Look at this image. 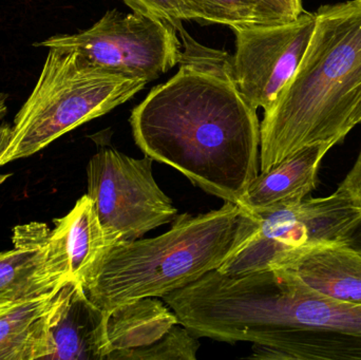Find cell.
I'll return each mask as SVG.
<instances>
[{
	"instance_id": "cell-1",
	"label": "cell",
	"mask_w": 361,
	"mask_h": 360,
	"mask_svg": "<svg viewBox=\"0 0 361 360\" xmlns=\"http://www.w3.org/2000/svg\"><path fill=\"white\" fill-rule=\"evenodd\" d=\"M180 33L179 71L133 110V139L146 156L238 205L260 168L257 110L237 88L233 56Z\"/></svg>"
},
{
	"instance_id": "cell-2",
	"label": "cell",
	"mask_w": 361,
	"mask_h": 360,
	"mask_svg": "<svg viewBox=\"0 0 361 360\" xmlns=\"http://www.w3.org/2000/svg\"><path fill=\"white\" fill-rule=\"evenodd\" d=\"M171 306L195 337L252 342L250 359L361 360V306L319 297L281 268L212 271Z\"/></svg>"
},
{
	"instance_id": "cell-3",
	"label": "cell",
	"mask_w": 361,
	"mask_h": 360,
	"mask_svg": "<svg viewBox=\"0 0 361 360\" xmlns=\"http://www.w3.org/2000/svg\"><path fill=\"white\" fill-rule=\"evenodd\" d=\"M307 52L260 125V171L355 128L361 101V0L320 6Z\"/></svg>"
},
{
	"instance_id": "cell-4",
	"label": "cell",
	"mask_w": 361,
	"mask_h": 360,
	"mask_svg": "<svg viewBox=\"0 0 361 360\" xmlns=\"http://www.w3.org/2000/svg\"><path fill=\"white\" fill-rule=\"evenodd\" d=\"M255 228L254 215L231 202L202 215L184 213L161 236L106 247L80 285L105 312L162 298L218 270Z\"/></svg>"
},
{
	"instance_id": "cell-5",
	"label": "cell",
	"mask_w": 361,
	"mask_h": 360,
	"mask_svg": "<svg viewBox=\"0 0 361 360\" xmlns=\"http://www.w3.org/2000/svg\"><path fill=\"white\" fill-rule=\"evenodd\" d=\"M145 80L93 65L80 53L49 48L37 82L15 116L0 166L29 158L80 125L126 103Z\"/></svg>"
},
{
	"instance_id": "cell-6",
	"label": "cell",
	"mask_w": 361,
	"mask_h": 360,
	"mask_svg": "<svg viewBox=\"0 0 361 360\" xmlns=\"http://www.w3.org/2000/svg\"><path fill=\"white\" fill-rule=\"evenodd\" d=\"M256 228L220 268L225 275L271 270L292 254L326 243L341 242L348 228L361 215L347 192L337 188L324 198L276 205L250 211Z\"/></svg>"
},
{
	"instance_id": "cell-7",
	"label": "cell",
	"mask_w": 361,
	"mask_h": 360,
	"mask_svg": "<svg viewBox=\"0 0 361 360\" xmlns=\"http://www.w3.org/2000/svg\"><path fill=\"white\" fill-rule=\"evenodd\" d=\"M154 160L135 159L112 148L99 149L87 166V190L108 247L139 240L165 224L178 209L152 175Z\"/></svg>"
},
{
	"instance_id": "cell-8",
	"label": "cell",
	"mask_w": 361,
	"mask_h": 360,
	"mask_svg": "<svg viewBox=\"0 0 361 360\" xmlns=\"http://www.w3.org/2000/svg\"><path fill=\"white\" fill-rule=\"evenodd\" d=\"M177 32L167 21L114 8L90 29L54 35L33 46L75 51L97 67L149 82L179 63Z\"/></svg>"
},
{
	"instance_id": "cell-9",
	"label": "cell",
	"mask_w": 361,
	"mask_h": 360,
	"mask_svg": "<svg viewBox=\"0 0 361 360\" xmlns=\"http://www.w3.org/2000/svg\"><path fill=\"white\" fill-rule=\"evenodd\" d=\"M315 13L303 12L288 23L233 30V75L255 109L267 110L300 65L315 29Z\"/></svg>"
},
{
	"instance_id": "cell-10",
	"label": "cell",
	"mask_w": 361,
	"mask_h": 360,
	"mask_svg": "<svg viewBox=\"0 0 361 360\" xmlns=\"http://www.w3.org/2000/svg\"><path fill=\"white\" fill-rule=\"evenodd\" d=\"M15 232V249L0 253V304H23L52 293L71 280L53 257L50 228L29 226Z\"/></svg>"
},
{
	"instance_id": "cell-11",
	"label": "cell",
	"mask_w": 361,
	"mask_h": 360,
	"mask_svg": "<svg viewBox=\"0 0 361 360\" xmlns=\"http://www.w3.org/2000/svg\"><path fill=\"white\" fill-rule=\"evenodd\" d=\"M51 360H106V312L69 280L61 287L50 325Z\"/></svg>"
},
{
	"instance_id": "cell-12",
	"label": "cell",
	"mask_w": 361,
	"mask_h": 360,
	"mask_svg": "<svg viewBox=\"0 0 361 360\" xmlns=\"http://www.w3.org/2000/svg\"><path fill=\"white\" fill-rule=\"evenodd\" d=\"M271 268L286 271L319 297L361 306V252L345 243L302 249Z\"/></svg>"
},
{
	"instance_id": "cell-13",
	"label": "cell",
	"mask_w": 361,
	"mask_h": 360,
	"mask_svg": "<svg viewBox=\"0 0 361 360\" xmlns=\"http://www.w3.org/2000/svg\"><path fill=\"white\" fill-rule=\"evenodd\" d=\"M331 144L307 146L257 175L238 206L247 211L305 200L318 185V171Z\"/></svg>"
},
{
	"instance_id": "cell-14",
	"label": "cell",
	"mask_w": 361,
	"mask_h": 360,
	"mask_svg": "<svg viewBox=\"0 0 361 360\" xmlns=\"http://www.w3.org/2000/svg\"><path fill=\"white\" fill-rule=\"evenodd\" d=\"M50 241L63 260L72 280L82 283L104 249L105 234L94 204L88 194L78 199L73 209L54 221Z\"/></svg>"
},
{
	"instance_id": "cell-15",
	"label": "cell",
	"mask_w": 361,
	"mask_h": 360,
	"mask_svg": "<svg viewBox=\"0 0 361 360\" xmlns=\"http://www.w3.org/2000/svg\"><path fill=\"white\" fill-rule=\"evenodd\" d=\"M177 325H180L179 317L158 297L121 304L106 312L107 357L152 346Z\"/></svg>"
},
{
	"instance_id": "cell-16",
	"label": "cell",
	"mask_w": 361,
	"mask_h": 360,
	"mask_svg": "<svg viewBox=\"0 0 361 360\" xmlns=\"http://www.w3.org/2000/svg\"><path fill=\"white\" fill-rule=\"evenodd\" d=\"M61 287L23 302L0 317V360L49 359L51 317Z\"/></svg>"
},
{
	"instance_id": "cell-17",
	"label": "cell",
	"mask_w": 361,
	"mask_h": 360,
	"mask_svg": "<svg viewBox=\"0 0 361 360\" xmlns=\"http://www.w3.org/2000/svg\"><path fill=\"white\" fill-rule=\"evenodd\" d=\"M193 20L226 25L231 30L271 25L261 0H184Z\"/></svg>"
},
{
	"instance_id": "cell-18",
	"label": "cell",
	"mask_w": 361,
	"mask_h": 360,
	"mask_svg": "<svg viewBox=\"0 0 361 360\" xmlns=\"http://www.w3.org/2000/svg\"><path fill=\"white\" fill-rule=\"evenodd\" d=\"M199 347L197 337L177 325L152 346L114 353L106 360H195Z\"/></svg>"
},
{
	"instance_id": "cell-19",
	"label": "cell",
	"mask_w": 361,
	"mask_h": 360,
	"mask_svg": "<svg viewBox=\"0 0 361 360\" xmlns=\"http://www.w3.org/2000/svg\"><path fill=\"white\" fill-rule=\"evenodd\" d=\"M133 12L167 21L177 29H184L183 21L193 20L184 0H122Z\"/></svg>"
},
{
	"instance_id": "cell-20",
	"label": "cell",
	"mask_w": 361,
	"mask_h": 360,
	"mask_svg": "<svg viewBox=\"0 0 361 360\" xmlns=\"http://www.w3.org/2000/svg\"><path fill=\"white\" fill-rule=\"evenodd\" d=\"M271 23L294 20L303 10L302 0H261Z\"/></svg>"
},
{
	"instance_id": "cell-21",
	"label": "cell",
	"mask_w": 361,
	"mask_h": 360,
	"mask_svg": "<svg viewBox=\"0 0 361 360\" xmlns=\"http://www.w3.org/2000/svg\"><path fill=\"white\" fill-rule=\"evenodd\" d=\"M338 190L347 192L353 204L361 209V147L353 167L339 184Z\"/></svg>"
},
{
	"instance_id": "cell-22",
	"label": "cell",
	"mask_w": 361,
	"mask_h": 360,
	"mask_svg": "<svg viewBox=\"0 0 361 360\" xmlns=\"http://www.w3.org/2000/svg\"><path fill=\"white\" fill-rule=\"evenodd\" d=\"M341 242L361 252V215L348 228Z\"/></svg>"
},
{
	"instance_id": "cell-23",
	"label": "cell",
	"mask_w": 361,
	"mask_h": 360,
	"mask_svg": "<svg viewBox=\"0 0 361 360\" xmlns=\"http://www.w3.org/2000/svg\"><path fill=\"white\" fill-rule=\"evenodd\" d=\"M11 137V127L10 126H0V156L2 152L6 149L8 146V141Z\"/></svg>"
},
{
	"instance_id": "cell-24",
	"label": "cell",
	"mask_w": 361,
	"mask_h": 360,
	"mask_svg": "<svg viewBox=\"0 0 361 360\" xmlns=\"http://www.w3.org/2000/svg\"><path fill=\"white\" fill-rule=\"evenodd\" d=\"M19 304H0V317L4 316V314H6V313L8 312V311L12 310V309H14L15 306H19Z\"/></svg>"
},
{
	"instance_id": "cell-25",
	"label": "cell",
	"mask_w": 361,
	"mask_h": 360,
	"mask_svg": "<svg viewBox=\"0 0 361 360\" xmlns=\"http://www.w3.org/2000/svg\"><path fill=\"white\" fill-rule=\"evenodd\" d=\"M6 95L0 94V120L4 118L6 112Z\"/></svg>"
},
{
	"instance_id": "cell-26",
	"label": "cell",
	"mask_w": 361,
	"mask_h": 360,
	"mask_svg": "<svg viewBox=\"0 0 361 360\" xmlns=\"http://www.w3.org/2000/svg\"><path fill=\"white\" fill-rule=\"evenodd\" d=\"M354 124H355V126L361 124V101L357 109H356L355 114H354Z\"/></svg>"
},
{
	"instance_id": "cell-27",
	"label": "cell",
	"mask_w": 361,
	"mask_h": 360,
	"mask_svg": "<svg viewBox=\"0 0 361 360\" xmlns=\"http://www.w3.org/2000/svg\"><path fill=\"white\" fill-rule=\"evenodd\" d=\"M8 175H1V173H0V185H1V184L8 179Z\"/></svg>"
}]
</instances>
